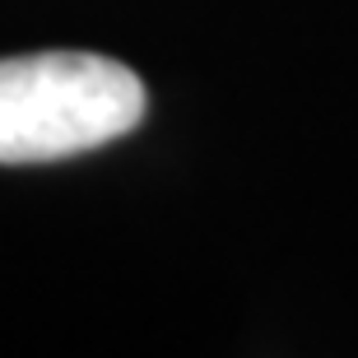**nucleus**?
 Listing matches in <instances>:
<instances>
[{"label":"nucleus","mask_w":358,"mask_h":358,"mask_svg":"<svg viewBox=\"0 0 358 358\" xmlns=\"http://www.w3.org/2000/svg\"><path fill=\"white\" fill-rule=\"evenodd\" d=\"M145 84L98 52H38L0 61V163H56L135 131Z\"/></svg>","instance_id":"obj_1"}]
</instances>
